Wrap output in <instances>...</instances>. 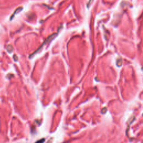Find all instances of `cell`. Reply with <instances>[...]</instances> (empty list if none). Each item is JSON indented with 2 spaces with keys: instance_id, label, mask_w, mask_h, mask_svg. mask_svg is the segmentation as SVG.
<instances>
[{
  "instance_id": "5b68a950",
  "label": "cell",
  "mask_w": 143,
  "mask_h": 143,
  "mask_svg": "<svg viewBox=\"0 0 143 143\" xmlns=\"http://www.w3.org/2000/svg\"><path fill=\"white\" fill-rule=\"evenodd\" d=\"M92 1H93V0H89V2L88 3V4H87V7H89V6H90V4H91V3H92Z\"/></svg>"
},
{
  "instance_id": "6da1fadb",
  "label": "cell",
  "mask_w": 143,
  "mask_h": 143,
  "mask_svg": "<svg viewBox=\"0 0 143 143\" xmlns=\"http://www.w3.org/2000/svg\"><path fill=\"white\" fill-rule=\"evenodd\" d=\"M57 34H54L51 35L49 36V37H48V38H47V39H46V40H45L44 42V44H42V45H44V44L48 43V42H50L53 39H54V38L56 37V36H57Z\"/></svg>"
},
{
  "instance_id": "3957f363",
  "label": "cell",
  "mask_w": 143,
  "mask_h": 143,
  "mask_svg": "<svg viewBox=\"0 0 143 143\" xmlns=\"http://www.w3.org/2000/svg\"><path fill=\"white\" fill-rule=\"evenodd\" d=\"M7 50L9 53H11L13 51V47L11 46V45H8L7 46Z\"/></svg>"
},
{
  "instance_id": "277c9868",
  "label": "cell",
  "mask_w": 143,
  "mask_h": 143,
  "mask_svg": "<svg viewBox=\"0 0 143 143\" xmlns=\"http://www.w3.org/2000/svg\"><path fill=\"white\" fill-rule=\"evenodd\" d=\"M45 141V139H42L41 140H38L37 142L35 143H43Z\"/></svg>"
},
{
  "instance_id": "7a4b0ae2",
  "label": "cell",
  "mask_w": 143,
  "mask_h": 143,
  "mask_svg": "<svg viewBox=\"0 0 143 143\" xmlns=\"http://www.w3.org/2000/svg\"><path fill=\"white\" fill-rule=\"evenodd\" d=\"M22 10V7H19V8H18L16 9V10L15 11L14 13H13V16H12L11 17V19H11V20L13 19V16H15V15L17 14V13H20V12Z\"/></svg>"
}]
</instances>
